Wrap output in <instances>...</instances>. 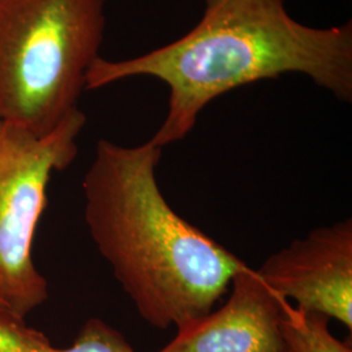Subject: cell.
I'll use <instances>...</instances> for the list:
<instances>
[{
    "label": "cell",
    "mask_w": 352,
    "mask_h": 352,
    "mask_svg": "<svg viewBox=\"0 0 352 352\" xmlns=\"http://www.w3.org/2000/svg\"><path fill=\"white\" fill-rule=\"evenodd\" d=\"M286 74L308 76L352 101V23L312 28L289 16L285 0H206L199 24L157 50L124 60L98 58L87 90L136 76L168 88V111L149 141L164 149L184 139L202 110L230 90Z\"/></svg>",
    "instance_id": "cell-1"
},
{
    "label": "cell",
    "mask_w": 352,
    "mask_h": 352,
    "mask_svg": "<svg viewBox=\"0 0 352 352\" xmlns=\"http://www.w3.org/2000/svg\"><path fill=\"white\" fill-rule=\"evenodd\" d=\"M162 148L98 141L82 180L89 234L151 327L208 315L244 264L166 201L155 168Z\"/></svg>",
    "instance_id": "cell-2"
},
{
    "label": "cell",
    "mask_w": 352,
    "mask_h": 352,
    "mask_svg": "<svg viewBox=\"0 0 352 352\" xmlns=\"http://www.w3.org/2000/svg\"><path fill=\"white\" fill-rule=\"evenodd\" d=\"M104 0H0V120L46 136L101 58Z\"/></svg>",
    "instance_id": "cell-3"
},
{
    "label": "cell",
    "mask_w": 352,
    "mask_h": 352,
    "mask_svg": "<svg viewBox=\"0 0 352 352\" xmlns=\"http://www.w3.org/2000/svg\"><path fill=\"white\" fill-rule=\"evenodd\" d=\"M85 123L77 109L51 133L36 136L0 120V300L23 318L49 296L33 258L34 238L51 176L75 161Z\"/></svg>",
    "instance_id": "cell-4"
},
{
    "label": "cell",
    "mask_w": 352,
    "mask_h": 352,
    "mask_svg": "<svg viewBox=\"0 0 352 352\" xmlns=\"http://www.w3.org/2000/svg\"><path fill=\"white\" fill-rule=\"evenodd\" d=\"M260 278L279 298L352 329V221L318 227L270 254Z\"/></svg>",
    "instance_id": "cell-5"
},
{
    "label": "cell",
    "mask_w": 352,
    "mask_h": 352,
    "mask_svg": "<svg viewBox=\"0 0 352 352\" xmlns=\"http://www.w3.org/2000/svg\"><path fill=\"white\" fill-rule=\"evenodd\" d=\"M231 294L218 309L177 329L158 352H291L283 336L289 302L248 265L232 278Z\"/></svg>",
    "instance_id": "cell-6"
},
{
    "label": "cell",
    "mask_w": 352,
    "mask_h": 352,
    "mask_svg": "<svg viewBox=\"0 0 352 352\" xmlns=\"http://www.w3.org/2000/svg\"><path fill=\"white\" fill-rule=\"evenodd\" d=\"M0 352H136L126 338L100 318H90L67 349L26 325L25 318L0 307Z\"/></svg>",
    "instance_id": "cell-7"
},
{
    "label": "cell",
    "mask_w": 352,
    "mask_h": 352,
    "mask_svg": "<svg viewBox=\"0 0 352 352\" xmlns=\"http://www.w3.org/2000/svg\"><path fill=\"white\" fill-rule=\"evenodd\" d=\"M282 329L291 352H352L350 344L331 334L327 317L302 311L291 302L285 309Z\"/></svg>",
    "instance_id": "cell-8"
},
{
    "label": "cell",
    "mask_w": 352,
    "mask_h": 352,
    "mask_svg": "<svg viewBox=\"0 0 352 352\" xmlns=\"http://www.w3.org/2000/svg\"><path fill=\"white\" fill-rule=\"evenodd\" d=\"M0 307H4V308H6V305L3 304V302H1V300H0Z\"/></svg>",
    "instance_id": "cell-9"
}]
</instances>
